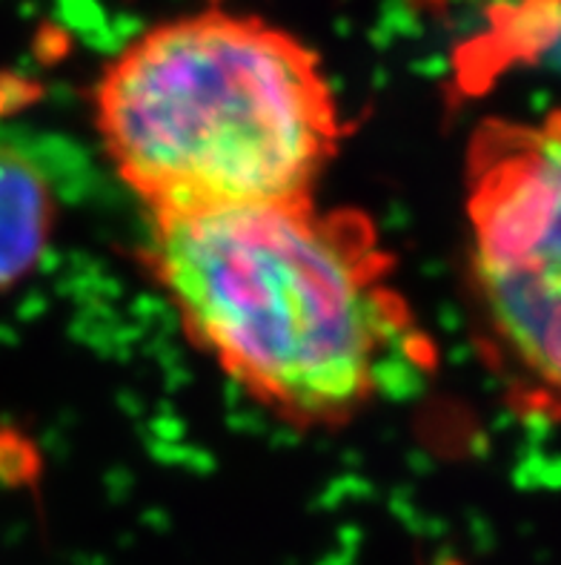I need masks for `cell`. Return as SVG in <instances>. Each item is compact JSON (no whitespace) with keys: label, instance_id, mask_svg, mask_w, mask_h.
<instances>
[{"label":"cell","instance_id":"obj_1","mask_svg":"<svg viewBox=\"0 0 561 565\" xmlns=\"http://www.w3.org/2000/svg\"><path fill=\"white\" fill-rule=\"evenodd\" d=\"M143 256L186 339L284 423L344 425L430 365L358 210L306 195L150 215Z\"/></svg>","mask_w":561,"mask_h":565},{"label":"cell","instance_id":"obj_2","mask_svg":"<svg viewBox=\"0 0 561 565\" xmlns=\"http://www.w3.org/2000/svg\"><path fill=\"white\" fill-rule=\"evenodd\" d=\"M95 129L150 215L315 195L344 138L319 52L229 9L132 38L98 75Z\"/></svg>","mask_w":561,"mask_h":565},{"label":"cell","instance_id":"obj_3","mask_svg":"<svg viewBox=\"0 0 561 565\" xmlns=\"http://www.w3.org/2000/svg\"><path fill=\"white\" fill-rule=\"evenodd\" d=\"M467 267L484 328L561 405V113L490 118L464 158Z\"/></svg>","mask_w":561,"mask_h":565},{"label":"cell","instance_id":"obj_4","mask_svg":"<svg viewBox=\"0 0 561 565\" xmlns=\"http://www.w3.org/2000/svg\"><path fill=\"white\" fill-rule=\"evenodd\" d=\"M57 190L41 167L0 143V294L41 267L57 230Z\"/></svg>","mask_w":561,"mask_h":565},{"label":"cell","instance_id":"obj_5","mask_svg":"<svg viewBox=\"0 0 561 565\" xmlns=\"http://www.w3.org/2000/svg\"><path fill=\"white\" fill-rule=\"evenodd\" d=\"M496 46L507 55H541L561 64V0H519L496 23Z\"/></svg>","mask_w":561,"mask_h":565},{"label":"cell","instance_id":"obj_6","mask_svg":"<svg viewBox=\"0 0 561 565\" xmlns=\"http://www.w3.org/2000/svg\"><path fill=\"white\" fill-rule=\"evenodd\" d=\"M513 3H519V0H513ZM513 3H507V7H513Z\"/></svg>","mask_w":561,"mask_h":565}]
</instances>
